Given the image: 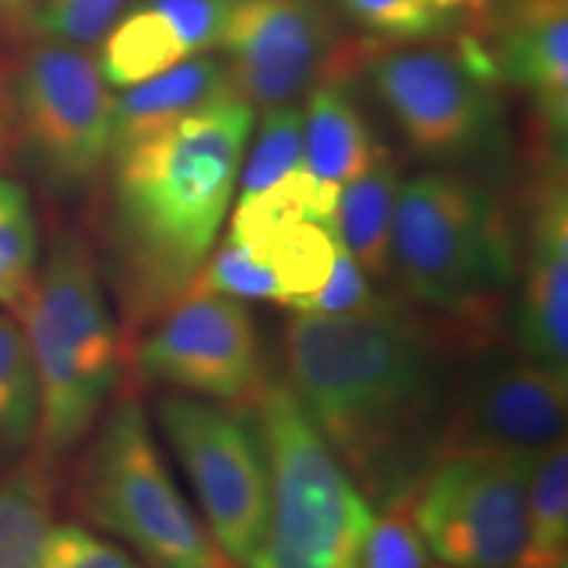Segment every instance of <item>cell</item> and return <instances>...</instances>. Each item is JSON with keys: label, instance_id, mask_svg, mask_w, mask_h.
I'll use <instances>...</instances> for the list:
<instances>
[{"label": "cell", "instance_id": "cell-31", "mask_svg": "<svg viewBox=\"0 0 568 568\" xmlns=\"http://www.w3.org/2000/svg\"><path fill=\"white\" fill-rule=\"evenodd\" d=\"M142 3L169 19L193 59L222 45L226 21L240 0H142Z\"/></svg>", "mask_w": 568, "mask_h": 568}, {"label": "cell", "instance_id": "cell-14", "mask_svg": "<svg viewBox=\"0 0 568 568\" xmlns=\"http://www.w3.org/2000/svg\"><path fill=\"white\" fill-rule=\"evenodd\" d=\"M514 332L524 358L568 376V197L556 166L531 211Z\"/></svg>", "mask_w": 568, "mask_h": 568}, {"label": "cell", "instance_id": "cell-15", "mask_svg": "<svg viewBox=\"0 0 568 568\" xmlns=\"http://www.w3.org/2000/svg\"><path fill=\"white\" fill-rule=\"evenodd\" d=\"M487 53L497 80L527 92L552 142L564 140L568 124L566 0H516Z\"/></svg>", "mask_w": 568, "mask_h": 568}, {"label": "cell", "instance_id": "cell-22", "mask_svg": "<svg viewBox=\"0 0 568 568\" xmlns=\"http://www.w3.org/2000/svg\"><path fill=\"white\" fill-rule=\"evenodd\" d=\"M568 450L566 437L537 453L527 497V537L516 568H566Z\"/></svg>", "mask_w": 568, "mask_h": 568}, {"label": "cell", "instance_id": "cell-11", "mask_svg": "<svg viewBox=\"0 0 568 568\" xmlns=\"http://www.w3.org/2000/svg\"><path fill=\"white\" fill-rule=\"evenodd\" d=\"M145 382L253 408L266 387L258 326L234 297L184 295L134 351Z\"/></svg>", "mask_w": 568, "mask_h": 568}, {"label": "cell", "instance_id": "cell-17", "mask_svg": "<svg viewBox=\"0 0 568 568\" xmlns=\"http://www.w3.org/2000/svg\"><path fill=\"white\" fill-rule=\"evenodd\" d=\"M303 132L308 172L339 187L364 174L382 151L343 77L314 84L303 113Z\"/></svg>", "mask_w": 568, "mask_h": 568}, {"label": "cell", "instance_id": "cell-30", "mask_svg": "<svg viewBox=\"0 0 568 568\" xmlns=\"http://www.w3.org/2000/svg\"><path fill=\"white\" fill-rule=\"evenodd\" d=\"M339 3L355 24L387 40L435 38L456 19L429 9L422 0H339Z\"/></svg>", "mask_w": 568, "mask_h": 568}, {"label": "cell", "instance_id": "cell-7", "mask_svg": "<svg viewBox=\"0 0 568 568\" xmlns=\"http://www.w3.org/2000/svg\"><path fill=\"white\" fill-rule=\"evenodd\" d=\"M11 119L30 166L59 193L88 187L111 161L113 95L80 45L27 48L11 77Z\"/></svg>", "mask_w": 568, "mask_h": 568}, {"label": "cell", "instance_id": "cell-24", "mask_svg": "<svg viewBox=\"0 0 568 568\" xmlns=\"http://www.w3.org/2000/svg\"><path fill=\"white\" fill-rule=\"evenodd\" d=\"M38 219L30 193L13 180H0V308L19 316L38 276Z\"/></svg>", "mask_w": 568, "mask_h": 568}, {"label": "cell", "instance_id": "cell-3", "mask_svg": "<svg viewBox=\"0 0 568 568\" xmlns=\"http://www.w3.org/2000/svg\"><path fill=\"white\" fill-rule=\"evenodd\" d=\"M19 318L38 376V458L51 468L84 443L122 372L103 280L80 234L53 240Z\"/></svg>", "mask_w": 568, "mask_h": 568}, {"label": "cell", "instance_id": "cell-36", "mask_svg": "<svg viewBox=\"0 0 568 568\" xmlns=\"http://www.w3.org/2000/svg\"><path fill=\"white\" fill-rule=\"evenodd\" d=\"M485 3H493V0H485Z\"/></svg>", "mask_w": 568, "mask_h": 568}, {"label": "cell", "instance_id": "cell-35", "mask_svg": "<svg viewBox=\"0 0 568 568\" xmlns=\"http://www.w3.org/2000/svg\"><path fill=\"white\" fill-rule=\"evenodd\" d=\"M422 3L429 6L439 13H447V17H456L460 11H481L487 9L485 0H422Z\"/></svg>", "mask_w": 568, "mask_h": 568}, {"label": "cell", "instance_id": "cell-10", "mask_svg": "<svg viewBox=\"0 0 568 568\" xmlns=\"http://www.w3.org/2000/svg\"><path fill=\"white\" fill-rule=\"evenodd\" d=\"M368 71L374 92L416 153L468 161L495 145V80L458 51L397 48L368 61Z\"/></svg>", "mask_w": 568, "mask_h": 568}, {"label": "cell", "instance_id": "cell-27", "mask_svg": "<svg viewBox=\"0 0 568 568\" xmlns=\"http://www.w3.org/2000/svg\"><path fill=\"white\" fill-rule=\"evenodd\" d=\"M184 295H224L234 301H274L284 305V293L272 268L232 237L205 258Z\"/></svg>", "mask_w": 568, "mask_h": 568}, {"label": "cell", "instance_id": "cell-19", "mask_svg": "<svg viewBox=\"0 0 568 568\" xmlns=\"http://www.w3.org/2000/svg\"><path fill=\"white\" fill-rule=\"evenodd\" d=\"M184 59H190V53L169 19L138 0L103 34L101 55L95 61L105 84L126 90Z\"/></svg>", "mask_w": 568, "mask_h": 568}, {"label": "cell", "instance_id": "cell-25", "mask_svg": "<svg viewBox=\"0 0 568 568\" xmlns=\"http://www.w3.org/2000/svg\"><path fill=\"white\" fill-rule=\"evenodd\" d=\"M38 376L24 332L0 314V439L21 450L38 432Z\"/></svg>", "mask_w": 568, "mask_h": 568}, {"label": "cell", "instance_id": "cell-2", "mask_svg": "<svg viewBox=\"0 0 568 568\" xmlns=\"http://www.w3.org/2000/svg\"><path fill=\"white\" fill-rule=\"evenodd\" d=\"M253 119L232 92L113 159L109 276L130 335L180 303L209 258Z\"/></svg>", "mask_w": 568, "mask_h": 568}, {"label": "cell", "instance_id": "cell-29", "mask_svg": "<svg viewBox=\"0 0 568 568\" xmlns=\"http://www.w3.org/2000/svg\"><path fill=\"white\" fill-rule=\"evenodd\" d=\"M358 568H432V556L410 516V497L374 516Z\"/></svg>", "mask_w": 568, "mask_h": 568}, {"label": "cell", "instance_id": "cell-21", "mask_svg": "<svg viewBox=\"0 0 568 568\" xmlns=\"http://www.w3.org/2000/svg\"><path fill=\"white\" fill-rule=\"evenodd\" d=\"M339 184L318 180L308 166L295 169L264 193L240 197L230 237L251 245L282 226L297 222H335Z\"/></svg>", "mask_w": 568, "mask_h": 568}, {"label": "cell", "instance_id": "cell-23", "mask_svg": "<svg viewBox=\"0 0 568 568\" xmlns=\"http://www.w3.org/2000/svg\"><path fill=\"white\" fill-rule=\"evenodd\" d=\"M337 243L335 222H297L245 247L272 268L284 293V305H293L324 287L335 266Z\"/></svg>", "mask_w": 568, "mask_h": 568}, {"label": "cell", "instance_id": "cell-18", "mask_svg": "<svg viewBox=\"0 0 568 568\" xmlns=\"http://www.w3.org/2000/svg\"><path fill=\"white\" fill-rule=\"evenodd\" d=\"M400 182V163L382 148L372 166L339 190L337 234L355 264L376 282H387L393 272V219Z\"/></svg>", "mask_w": 568, "mask_h": 568}, {"label": "cell", "instance_id": "cell-8", "mask_svg": "<svg viewBox=\"0 0 568 568\" xmlns=\"http://www.w3.org/2000/svg\"><path fill=\"white\" fill-rule=\"evenodd\" d=\"M537 453H456L426 474L410 516L445 568H514L527 537Z\"/></svg>", "mask_w": 568, "mask_h": 568}, {"label": "cell", "instance_id": "cell-9", "mask_svg": "<svg viewBox=\"0 0 568 568\" xmlns=\"http://www.w3.org/2000/svg\"><path fill=\"white\" fill-rule=\"evenodd\" d=\"M155 418L201 500L211 537L234 566H247L268 521V471L258 432L232 410L187 393L161 395Z\"/></svg>", "mask_w": 568, "mask_h": 568}, {"label": "cell", "instance_id": "cell-1", "mask_svg": "<svg viewBox=\"0 0 568 568\" xmlns=\"http://www.w3.org/2000/svg\"><path fill=\"white\" fill-rule=\"evenodd\" d=\"M493 332L376 297L347 314H295L287 385L376 508L414 497L439 464L460 372Z\"/></svg>", "mask_w": 568, "mask_h": 568}, {"label": "cell", "instance_id": "cell-13", "mask_svg": "<svg viewBox=\"0 0 568 568\" xmlns=\"http://www.w3.org/2000/svg\"><path fill=\"white\" fill-rule=\"evenodd\" d=\"M219 48L234 92L253 109L290 103L322 82L337 59L335 0H240Z\"/></svg>", "mask_w": 568, "mask_h": 568}, {"label": "cell", "instance_id": "cell-5", "mask_svg": "<svg viewBox=\"0 0 568 568\" xmlns=\"http://www.w3.org/2000/svg\"><path fill=\"white\" fill-rule=\"evenodd\" d=\"M268 471V521L247 568H358L374 508L287 382L255 400Z\"/></svg>", "mask_w": 568, "mask_h": 568}, {"label": "cell", "instance_id": "cell-4", "mask_svg": "<svg viewBox=\"0 0 568 568\" xmlns=\"http://www.w3.org/2000/svg\"><path fill=\"white\" fill-rule=\"evenodd\" d=\"M393 268L437 316L493 332L497 303L518 272L506 213L466 174L410 176L397 190Z\"/></svg>", "mask_w": 568, "mask_h": 568}, {"label": "cell", "instance_id": "cell-26", "mask_svg": "<svg viewBox=\"0 0 568 568\" xmlns=\"http://www.w3.org/2000/svg\"><path fill=\"white\" fill-rule=\"evenodd\" d=\"M301 166H305L303 111L293 103L266 109L258 138L253 142L251 159L245 163L240 197L264 193L266 187H272L274 182H280L282 176Z\"/></svg>", "mask_w": 568, "mask_h": 568}, {"label": "cell", "instance_id": "cell-32", "mask_svg": "<svg viewBox=\"0 0 568 568\" xmlns=\"http://www.w3.org/2000/svg\"><path fill=\"white\" fill-rule=\"evenodd\" d=\"M42 568H142L109 539L80 524H61L48 535Z\"/></svg>", "mask_w": 568, "mask_h": 568}, {"label": "cell", "instance_id": "cell-28", "mask_svg": "<svg viewBox=\"0 0 568 568\" xmlns=\"http://www.w3.org/2000/svg\"><path fill=\"white\" fill-rule=\"evenodd\" d=\"M130 0H34L30 30L42 40L92 45L101 42Z\"/></svg>", "mask_w": 568, "mask_h": 568}, {"label": "cell", "instance_id": "cell-6", "mask_svg": "<svg viewBox=\"0 0 568 568\" xmlns=\"http://www.w3.org/2000/svg\"><path fill=\"white\" fill-rule=\"evenodd\" d=\"M77 500L92 524L155 568H234L166 471L134 395L105 410L82 460Z\"/></svg>", "mask_w": 568, "mask_h": 568}, {"label": "cell", "instance_id": "cell-33", "mask_svg": "<svg viewBox=\"0 0 568 568\" xmlns=\"http://www.w3.org/2000/svg\"><path fill=\"white\" fill-rule=\"evenodd\" d=\"M372 301H376V295L372 284H368V276L364 274V268L355 264V258L339 240L335 266H332V274L324 282V287L314 295L295 301L290 308L295 314H347V311L364 308Z\"/></svg>", "mask_w": 568, "mask_h": 568}, {"label": "cell", "instance_id": "cell-12", "mask_svg": "<svg viewBox=\"0 0 568 568\" xmlns=\"http://www.w3.org/2000/svg\"><path fill=\"white\" fill-rule=\"evenodd\" d=\"M566 414L568 376L518 351H474L460 372L443 458L456 453H539L566 437Z\"/></svg>", "mask_w": 568, "mask_h": 568}, {"label": "cell", "instance_id": "cell-20", "mask_svg": "<svg viewBox=\"0 0 568 568\" xmlns=\"http://www.w3.org/2000/svg\"><path fill=\"white\" fill-rule=\"evenodd\" d=\"M51 529V479L34 458L0 481V568H42Z\"/></svg>", "mask_w": 568, "mask_h": 568}, {"label": "cell", "instance_id": "cell-34", "mask_svg": "<svg viewBox=\"0 0 568 568\" xmlns=\"http://www.w3.org/2000/svg\"><path fill=\"white\" fill-rule=\"evenodd\" d=\"M34 0H0V27L17 30L21 24H30Z\"/></svg>", "mask_w": 568, "mask_h": 568}, {"label": "cell", "instance_id": "cell-16", "mask_svg": "<svg viewBox=\"0 0 568 568\" xmlns=\"http://www.w3.org/2000/svg\"><path fill=\"white\" fill-rule=\"evenodd\" d=\"M232 92L230 69L213 55H193L151 80L132 84L113 98L111 161Z\"/></svg>", "mask_w": 568, "mask_h": 568}]
</instances>
